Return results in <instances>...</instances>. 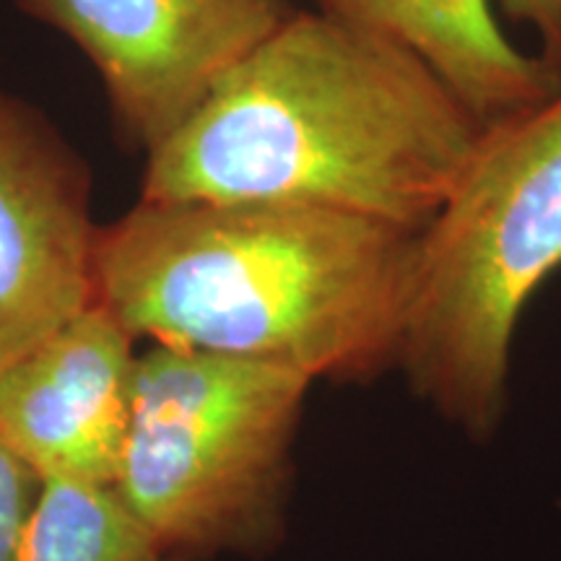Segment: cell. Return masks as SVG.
<instances>
[{"mask_svg":"<svg viewBox=\"0 0 561 561\" xmlns=\"http://www.w3.org/2000/svg\"><path fill=\"white\" fill-rule=\"evenodd\" d=\"M94 62L117 123L146 151L289 16L286 0H19Z\"/></svg>","mask_w":561,"mask_h":561,"instance_id":"obj_5","label":"cell"},{"mask_svg":"<svg viewBox=\"0 0 561 561\" xmlns=\"http://www.w3.org/2000/svg\"><path fill=\"white\" fill-rule=\"evenodd\" d=\"M136 339L94 301L0 375V439L42 481L112 486L128 434Z\"/></svg>","mask_w":561,"mask_h":561,"instance_id":"obj_7","label":"cell"},{"mask_svg":"<svg viewBox=\"0 0 561 561\" xmlns=\"http://www.w3.org/2000/svg\"><path fill=\"white\" fill-rule=\"evenodd\" d=\"M561 268V89L481 130L419 231L401 371L447 424L491 437L507 405L512 339Z\"/></svg>","mask_w":561,"mask_h":561,"instance_id":"obj_3","label":"cell"},{"mask_svg":"<svg viewBox=\"0 0 561 561\" xmlns=\"http://www.w3.org/2000/svg\"><path fill=\"white\" fill-rule=\"evenodd\" d=\"M419 231L310 203L140 201L100 229L96 301L133 339L364 382L401 367Z\"/></svg>","mask_w":561,"mask_h":561,"instance_id":"obj_2","label":"cell"},{"mask_svg":"<svg viewBox=\"0 0 561 561\" xmlns=\"http://www.w3.org/2000/svg\"><path fill=\"white\" fill-rule=\"evenodd\" d=\"M481 123L403 47L289 13L149 151L140 201H278L421 231Z\"/></svg>","mask_w":561,"mask_h":561,"instance_id":"obj_1","label":"cell"},{"mask_svg":"<svg viewBox=\"0 0 561 561\" xmlns=\"http://www.w3.org/2000/svg\"><path fill=\"white\" fill-rule=\"evenodd\" d=\"M500 5L541 39L538 58L561 76V0H500Z\"/></svg>","mask_w":561,"mask_h":561,"instance_id":"obj_11","label":"cell"},{"mask_svg":"<svg viewBox=\"0 0 561 561\" xmlns=\"http://www.w3.org/2000/svg\"><path fill=\"white\" fill-rule=\"evenodd\" d=\"M96 244L83 164L0 94V375L94 305Z\"/></svg>","mask_w":561,"mask_h":561,"instance_id":"obj_6","label":"cell"},{"mask_svg":"<svg viewBox=\"0 0 561 561\" xmlns=\"http://www.w3.org/2000/svg\"><path fill=\"white\" fill-rule=\"evenodd\" d=\"M328 16L403 47L458 96L481 128L536 107L561 76L502 32L489 0H318Z\"/></svg>","mask_w":561,"mask_h":561,"instance_id":"obj_8","label":"cell"},{"mask_svg":"<svg viewBox=\"0 0 561 561\" xmlns=\"http://www.w3.org/2000/svg\"><path fill=\"white\" fill-rule=\"evenodd\" d=\"M39 489V476L0 439V561L16 559Z\"/></svg>","mask_w":561,"mask_h":561,"instance_id":"obj_10","label":"cell"},{"mask_svg":"<svg viewBox=\"0 0 561 561\" xmlns=\"http://www.w3.org/2000/svg\"><path fill=\"white\" fill-rule=\"evenodd\" d=\"M13 561H174L117 491L100 483L42 481Z\"/></svg>","mask_w":561,"mask_h":561,"instance_id":"obj_9","label":"cell"},{"mask_svg":"<svg viewBox=\"0 0 561 561\" xmlns=\"http://www.w3.org/2000/svg\"><path fill=\"white\" fill-rule=\"evenodd\" d=\"M310 385L291 369L153 343L138 354L112 489L172 559L265 549L284 523Z\"/></svg>","mask_w":561,"mask_h":561,"instance_id":"obj_4","label":"cell"}]
</instances>
